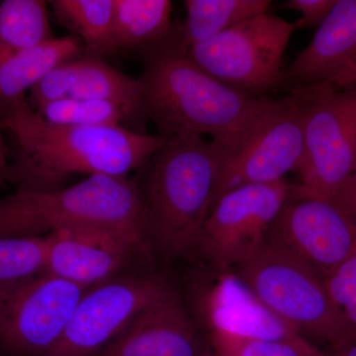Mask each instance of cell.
Segmentation results:
<instances>
[{
  "label": "cell",
  "mask_w": 356,
  "mask_h": 356,
  "mask_svg": "<svg viewBox=\"0 0 356 356\" xmlns=\"http://www.w3.org/2000/svg\"><path fill=\"white\" fill-rule=\"evenodd\" d=\"M142 51L140 117L165 139L207 136L224 153H232L284 100L248 95L204 72L189 57L179 27Z\"/></svg>",
  "instance_id": "1"
},
{
  "label": "cell",
  "mask_w": 356,
  "mask_h": 356,
  "mask_svg": "<svg viewBox=\"0 0 356 356\" xmlns=\"http://www.w3.org/2000/svg\"><path fill=\"white\" fill-rule=\"evenodd\" d=\"M2 128L13 137L7 182L18 191L64 188L74 175L127 177L165 144L124 127H74L44 120L24 96L0 99Z\"/></svg>",
  "instance_id": "2"
},
{
  "label": "cell",
  "mask_w": 356,
  "mask_h": 356,
  "mask_svg": "<svg viewBox=\"0 0 356 356\" xmlns=\"http://www.w3.org/2000/svg\"><path fill=\"white\" fill-rule=\"evenodd\" d=\"M222 149L203 137L166 139L140 188L143 226L152 252L179 259L197 250L221 168Z\"/></svg>",
  "instance_id": "3"
},
{
  "label": "cell",
  "mask_w": 356,
  "mask_h": 356,
  "mask_svg": "<svg viewBox=\"0 0 356 356\" xmlns=\"http://www.w3.org/2000/svg\"><path fill=\"white\" fill-rule=\"evenodd\" d=\"M81 225L125 229L146 238L140 187L127 177L91 175L57 191H16L0 199V236H44Z\"/></svg>",
  "instance_id": "4"
},
{
  "label": "cell",
  "mask_w": 356,
  "mask_h": 356,
  "mask_svg": "<svg viewBox=\"0 0 356 356\" xmlns=\"http://www.w3.org/2000/svg\"><path fill=\"white\" fill-rule=\"evenodd\" d=\"M231 271L271 313L300 334L332 346L355 339L324 278L278 245L266 242Z\"/></svg>",
  "instance_id": "5"
},
{
  "label": "cell",
  "mask_w": 356,
  "mask_h": 356,
  "mask_svg": "<svg viewBox=\"0 0 356 356\" xmlns=\"http://www.w3.org/2000/svg\"><path fill=\"white\" fill-rule=\"evenodd\" d=\"M295 28L264 13L238 23L209 41L192 47L189 57L229 88L264 97L282 88V60Z\"/></svg>",
  "instance_id": "6"
},
{
  "label": "cell",
  "mask_w": 356,
  "mask_h": 356,
  "mask_svg": "<svg viewBox=\"0 0 356 356\" xmlns=\"http://www.w3.org/2000/svg\"><path fill=\"white\" fill-rule=\"evenodd\" d=\"M296 195L332 200L356 173V84L312 88Z\"/></svg>",
  "instance_id": "7"
},
{
  "label": "cell",
  "mask_w": 356,
  "mask_h": 356,
  "mask_svg": "<svg viewBox=\"0 0 356 356\" xmlns=\"http://www.w3.org/2000/svg\"><path fill=\"white\" fill-rule=\"evenodd\" d=\"M88 290L46 273L0 284V348L10 356L46 355Z\"/></svg>",
  "instance_id": "8"
},
{
  "label": "cell",
  "mask_w": 356,
  "mask_h": 356,
  "mask_svg": "<svg viewBox=\"0 0 356 356\" xmlns=\"http://www.w3.org/2000/svg\"><path fill=\"white\" fill-rule=\"evenodd\" d=\"M295 192L296 186L285 180L226 192L211 208L197 250L219 270L240 266L264 247L273 222Z\"/></svg>",
  "instance_id": "9"
},
{
  "label": "cell",
  "mask_w": 356,
  "mask_h": 356,
  "mask_svg": "<svg viewBox=\"0 0 356 356\" xmlns=\"http://www.w3.org/2000/svg\"><path fill=\"white\" fill-rule=\"evenodd\" d=\"M170 287L161 276L131 274L89 288L57 344L43 356H97Z\"/></svg>",
  "instance_id": "10"
},
{
  "label": "cell",
  "mask_w": 356,
  "mask_h": 356,
  "mask_svg": "<svg viewBox=\"0 0 356 356\" xmlns=\"http://www.w3.org/2000/svg\"><path fill=\"white\" fill-rule=\"evenodd\" d=\"M311 92L312 88L293 91L245 144L222 154L213 204L232 189L283 181L287 173L297 170L305 152Z\"/></svg>",
  "instance_id": "11"
},
{
  "label": "cell",
  "mask_w": 356,
  "mask_h": 356,
  "mask_svg": "<svg viewBox=\"0 0 356 356\" xmlns=\"http://www.w3.org/2000/svg\"><path fill=\"white\" fill-rule=\"evenodd\" d=\"M266 242L286 250L325 280L356 252V222L334 201L295 192Z\"/></svg>",
  "instance_id": "12"
},
{
  "label": "cell",
  "mask_w": 356,
  "mask_h": 356,
  "mask_svg": "<svg viewBox=\"0 0 356 356\" xmlns=\"http://www.w3.org/2000/svg\"><path fill=\"white\" fill-rule=\"evenodd\" d=\"M47 238L44 273L88 289L120 276L137 257L152 254L145 236L100 225L67 227Z\"/></svg>",
  "instance_id": "13"
},
{
  "label": "cell",
  "mask_w": 356,
  "mask_h": 356,
  "mask_svg": "<svg viewBox=\"0 0 356 356\" xmlns=\"http://www.w3.org/2000/svg\"><path fill=\"white\" fill-rule=\"evenodd\" d=\"M212 346L170 287L97 356H213Z\"/></svg>",
  "instance_id": "14"
},
{
  "label": "cell",
  "mask_w": 356,
  "mask_h": 356,
  "mask_svg": "<svg viewBox=\"0 0 356 356\" xmlns=\"http://www.w3.org/2000/svg\"><path fill=\"white\" fill-rule=\"evenodd\" d=\"M356 58V0H337L310 44L283 70L282 88L292 91L331 83Z\"/></svg>",
  "instance_id": "15"
},
{
  "label": "cell",
  "mask_w": 356,
  "mask_h": 356,
  "mask_svg": "<svg viewBox=\"0 0 356 356\" xmlns=\"http://www.w3.org/2000/svg\"><path fill=\"white\" fill-rule=\"evenodd\" d=\"M222 271L200 302L208 332L248 339H285L300 334L271 313L233 271Z\"/></svg>",
  "instance_id": "16"
},
{
  "label": "cell",
  "mask_w": 356,
  "mask_h": 356,
  "mask_svg": "<svg viewBox=\"0 0 356 356\" xmlns=\"http://www.w3.org/2000/svg\"><path fill=\"white\" fill-rule=\"evenodd\" d=\"M83 44L77 37H60L0 55V99L24 96L51 70L79 58Z\"/></svg>",
  "instance_id": "17"
},
{
  "label": "cell",
  "mask_w": 356,
  "mask_h": 356,
  "mask_svg": "<svg viewBox=\"0 0 356 356\" xmlns=\"http://www.w3.org/2000/svg\"><path fill=\"white\" fill-rule=\"evenodd\" d=\"M69 97L121 105L140 117L142 86L139 79L119 72L99 58H76Z\"/></svg>",
  "instance_id": "18"
},
{
  "label": "cell",
  "mask_w": 356,
  "mask_h": 356,
  "mask_svg": "<svg viewBox=\"0 0 356 356\" xmlns=\"http://www.w3.org/2000/svg\"><path fill=\"white\" fill-rule=\"evenodd\" d=\"M113 51L145 48L172 33L170 0H114Z\"/></svg>",
  "instance_id": "19"
},
{
  "label": "cell",
  "mask_w": 356,
  "mask_h": 356,
  "mask_svg": "<svg viewBox=\"0 0 356 356\" xmlns=\"http://www.w3.org/2000/svg\"><path fill=\"white\" fill-rule=\"evenodd\" d=\"M268 0H185L186 18L179 27L187 50L248 18L268 13Z\"/></svg>",
  "instance_id": "20"
},
{
  "label": "cell",
  "mask_w": 356,
  "mask_h": 356,
  "mask_svg": "<svg viewBox=\"0 0 356 356\" xmlns=\"http://www.w3.org/2000/svg\"><path fill=\"white\" fill-rule=\"evenodd\" d=\"M56 14L81 37L89 57L113 51L114 0H55Z\"/></svg>",
  "instance_id": "21"
},
{
  "label": "cell",
  "mask_w": 356,
  "mask_h": 356,
  "mask_svg": "<svg viewBox=\"0 0 356 356\" xmlns=\"http://www.w3.org/2000/svg\"><path fill=\"white\" fill-rule=\"evenodd\" d=\"M51 38L46 1L4 0L0 2V48L19 51Z\"/></svg>",
  "instance_id": "22"
},
{
  "label": "cell",
  "mask_w": 356,
  "mask_h": 356,
  "mask_svg": "<svg viewBox=\"0 0 356 356\" xmlns=\"http://www.w3.org/2000/svg\"><path fill=\"white\" fill-rule=\"evenodd\" d=\"M36 111L51 124L74 127H122V122L136 117L121 105L72 97L48 103Z\"/></svg>",
  "instance_id": "23"
},
{
  "label": "cell",
  "mask_w": 356,
  "mask_h": 356,
  "mask_svg": "<svg viewBox=\"0 0 356 356\" xmlns=\"http://www.w3.org/2000/svg\"><path fill=\"white\" fill-rule=\"evenodd\" d=\"M208 339L218 356H325L302 334L268 339L210 332Z\"/></svg>",
  "instance_id": "24"
},
{
  "label": "cell",
  "mask_w": 356,
  "mask_h": 356,
  "mask_svg": "<svg viewBox=\"0 0 356 356\" xmlns=\"http://www.w3.org/2000/svg\"><path fill=\"white\" fill-rule=\"evenodd\" d=\"M47 257V236H0V284L43 273Z\"/></svg>",
  "instance_id": "25"
},
{
  "label": "cell",
  "mask_w": 356,
  "mask_h": 356,
  "mask_svg": "<svg viewBox=\"0 0 356 356\" xmlns=\"http://www.w3.org/2000/svg\"><path fill=\"white\" fill-rule=\"evenodd\" d=\"M325 282L356 339V252L327 276Z\"/></svg>",
  "instance_id": "26"
},
{
  "label": "cell",
  "mask_w": 356,
  "mask_h": 356,
  "mask_svg": "<svg viewBox=\"0 0 356 356\" xmlns=\"http://www.w3.org/2000/svg\"><path fill=\"white\" fill-rule=\"evenodd\" d=\"M74 76V60L58 65L31 89L28 103L35 110L69 97Z\"/></svg>",
  "instance_id": "27"
},
{
  "label": "cell",
  "mask_w": 356,
  "mask_h": 356,
  "mask_svg": "<svg viewBox=\"0 0 356 356\" xmlns=\"http://www.w3.org/2000/svg\"><path fill=\"white\" fill-rule=\"evenodd\" d=\"M336 2L337 0H288L283 7L302 14V17L292 24L295 29H303L322 24Z\"/></svg>",
  "instance_id": "28"
},
{
  "label": "cell",
  "mask_w": 356,
  "mask_h": 356,
  "mask_svg": "<svg viewBox=\"0 0 356 356\" xmlns=\"http://www.w3.org/2000/svg\"><path fill=\"white\" fill-rule=\"evenodd\" d=\"M332 201L341 206L356 222V173L337 191Z\"/></svg>",
  "instance_id": "29"
},
{
  "label": "cell",
  "mask_w": 356,
  "mask_h": 356,
  "mask_svg": "<svg viewBox=\"0 0 356 356\" xmlns=\"http://www.w3.org/2000/svg\"><path fill=\"white\" fill-rule=\"evenodd\" d=\"M2 131L3 128H2L1 118H0V187L6 184L9 172L8 151L4 143Z\"/></svg>",
  "instance_id": "30"
},
{
  "label": "cell",
  "mask_w": 356,
  "mask_h": 356,
  "mask_svg": "<svg viewBox=\"0 0 356 356\" xmlns=\"http://www.w3.org/2000/svg\"><path fill=\"white\" fill-rule=\"evenodd\" d=\"M331 84L337 88H346L356 84V58L350 67L332 79Z\"/></svg>",
  "instance_id": "31"
},
{
  "label": "cell",
  "mask_w": 356,
  "mask_h": 356,
  "mask_svg": "<svg viewBox=\"0 0 356 356\" xmlns=\"http://www.w3.org/2000/svg\"><path fill=\"white\" fill-rule=\"evenodd\" d=\"M332 356H356V339H348L332 346Z\"/></svg>",
  "instance_id": "32"
}]
</instances>
